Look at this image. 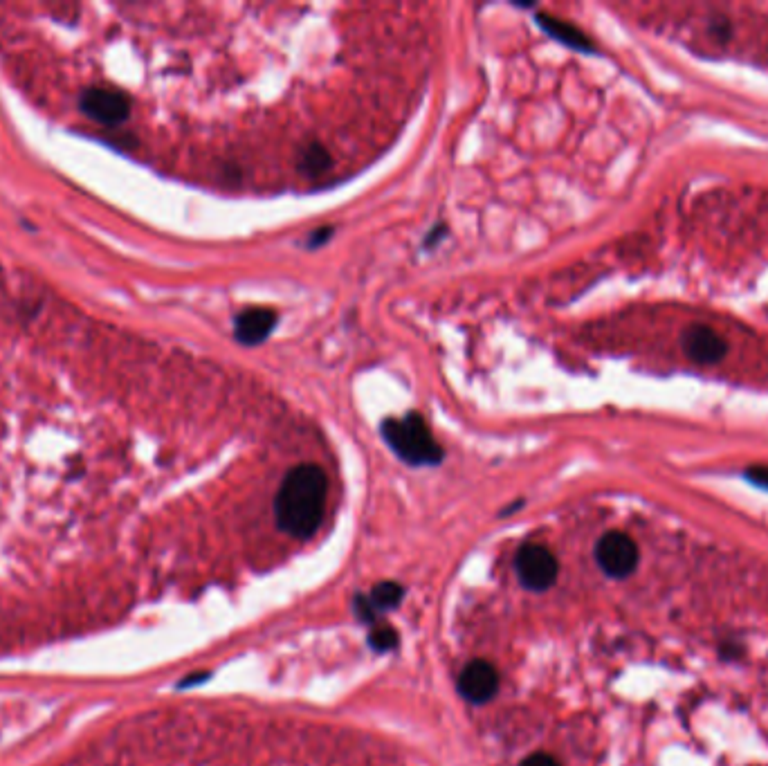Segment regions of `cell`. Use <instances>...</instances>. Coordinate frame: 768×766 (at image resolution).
I'll return each mask as SVG.
<instances>
[{
    "label": "cell",
    "mask_w": 768,
    "mask_h": 766,
    "mask_svg": "<svg viewBox=\"0 0 768 766\" xmlns=\"http://www.w3.org/2000/svg\"><path fill=\"white\" fill-rule=\"evenodd\" d=\"M396 643H398V634L387 625H378L371 632V645L376 647V650H391Z\"/></svg>",
    "instance_id": "cell-12"
},
{
    "label": "cell",
    "mask_w": 768,
    "mask_h": 766,
    "mask_svg": "<svg viewBox=\"0 0 768 766\" xmlns=\"http://www.w3.org/2000/svg\"><path fill=\"white\" fill-rule=\"evenodd\" d=\"M521 766H562V764L557 762V760L553 758V755H548V753L539 751V753L528 755V758H526L524 762H521Z\"/></svg>",
    "instance_id": "cell-14"
},
{
    "label": "cell",
    "mask_w": 768,
    "mask_h": 766,
    "mask_svg": "<svg viewBox=\"0 0 768 766\" xmlns=\"http://www.w3.org/2000/svg\"><path fill=\"white\" fill-rule=\"evenodd\" d=\"M515 571L530 591H546L560 576V562L544 544H524L515 555Z\"/></svg>",
    "instance_id": "cell-3"
},
{
    "label": "cell",
    "mask_w": 768,
    "mask_h": 766,
    "mask_svg": "<svg viewBox=\"0 0 768 766\" xmlns=\"http://www.w3.org/2000/svg\"><path fill=\"white\" fill-rule=\"evenodd\" d=\"M328 499V477L315 463H301L283 477L274 515L283 533L295 540H310L324 522Z\"/></svg>",
    "instance_id": "cell-1"
},
{
    "label": "cell",
    "mask_w": 768,
    "mask_h": 766,
    "mask_svg": "<svg viewBox=\"0 0 768 766\" xmlns=\"http://www.w3.org/2000/svg\"><path fill=\"white\" fill-rule=\"evenodd\" d=\"M746 479L753 481L755 486L768 490V468L766 465H755V468L746 470Z\"/></svg>",
    "instance_id": "cell-13"
},
{
    "label": "cell",
    "mask_w": 768,
    "mask_h": 766,
    "mask_svg": "<svg viewBox=\"0 0 768 766\" xmlns=\"http://www.w3.org/2000/svg\"><path fill=\"white\" fill-rule=\"evenodd\" d=\"M596 560L607 576L627 578L638 567V546L627 533L611 531L600 537L596 546Z\"/></svg>",
    "instance_id": "cell-5"
},
{
    "label": "cell",
    "mask_w": 768,
    "mask_h": 766,
    "mask_svg": "<svg viewBox=\"0 0 768 766\" xmlns=\"http://www.w3.org/2000/svg\"><path fill=\"white\" fill-rule=\"evenodd\" d=\"M499 690V674L486 659L470 661L459 674V692L470 704H488Z\"/></svg>",
    "instance_id": "cell-7"
},
{
    "label": "cell",
    "mask_w": 768,
    "mask_h": 766,
    "mask_svg": "<svg viewBox=\"0 0 768 766\" xmlns=\"http://www.w3.org/2000/svg\"><path fill=\"white\" fill-rule=\"evenodd\" d=\"M81 113L102 126H120L131 117V97L117 88H86L79 97Z\"/></svg>",
    "instance_id": "cell-4"
},
{
    "label": "cell",
    "mask_w": 768,
    "mask_h": 766,
    "mask_svg": "<svg viewBox=\"0 0 768 766\" xmlns=\"http://www.w3.org/2000/svg\"><path fill=\"white\" fill-rule=\"evenodd\" d=\"M681 346L692 362L706 364V367L724 360L728 353V342L724 337L703 324H692L685 328L681 335Z\"/></svg>",
    "instance_id": "cell-6"
},
{
    "label": "cell",
    "mask_w": 768,
    "mask_h": 766,
    "mask_svg": "<svg viewBox=\"0 0 768 766\" xmlns=\"http://www.w3.org/2000/svg\"><path fill=\"white\" fill-rule=\"evenodd\" d=\"M400 598H402V587L398 582H382V585H378L371 591L369 603L373 605V609H391L400 603Z\"/></svg>",
    "instance_id": "cell-10"
},
{
    "label": "cell",
    "mask_w": 768,
    "mask_h": 766,
    "mask_svg": "<svg viewBox=\"0 0 768 766\" xmlns=\"http://www.w3.org/2000/svg\"><path fill=\"white\" fill-rule=\"evenodd\" d=\"M328 164H331V155H328L324 147H319V144H310L304 155H301V169H304L308 176H319V173L328 169Z\"/></svg>",
    "instance_id": "cell-11"
},
{
    "label": "cell",
    "mask_w": 768,
    "mask_h": 766,
    "mask_svg": "<svg viewBox=\"0 0 768 766\" xmlns=\"http://www.w3.org/2000/svg\"><path fill=\"white\" fill-rule=\"evenodd\" d=\"M535 18H537V25L542 27L546 34H551L555 41L564 43L566 48H573V50H580V52L596 50V45L589 41V36L584 34L582 30H578L575 25L560 21V18H555L551 14H537Z\"/></svg>",
    "instance_id": "cell-9"
},
{
    "label": "cell",
    "mask_w": 768,
    "mask_h": 766,
    "mask_svg": "<svg viewBox=\"0 0 768 766\" xmlns=\"http://www.w3.org/2000/svg\"><path fill=\"white\" fill-rule=\"evenodd\" d=\"M274 324H277V313L272 308H245L236 315L234 337L243 346H256L272 333Z\"/></svg>",
    "instance_id": "cell-8"
},
{
    "label": "cell",
    "mask_w": 768,
    "mask_h": 766,
    "mask_svg": "<svg viewBox=\"0 0 768 766\" xmlns=\"http://www.w3.org/2000/svg\"><path fill=\"white\" fill-rule=\"evenodd\" d=\"M382 439L409 465H438L445 457L441 443L434 439L427 421L418 412L387 418L382 423Z\"/></svg>",
    "instance_id": "cell-2"
},
{
    "label": "cell",
    "mask_w": 768,
    "mask_h": 766,
    "mask_svg": "<svg viewBox=\"0 0 768 766\" xmlns=\"http://www.w3.org/2000/svg\"><path fill=\"white\" fill-rule=\"evenodd\" d=\"M331 236H333V227H322V230L313 232V236H310L306 245L308 248H319V245H324Z\"/></svg>",
    "instance_id": "cell-15"
}]
</instances>
